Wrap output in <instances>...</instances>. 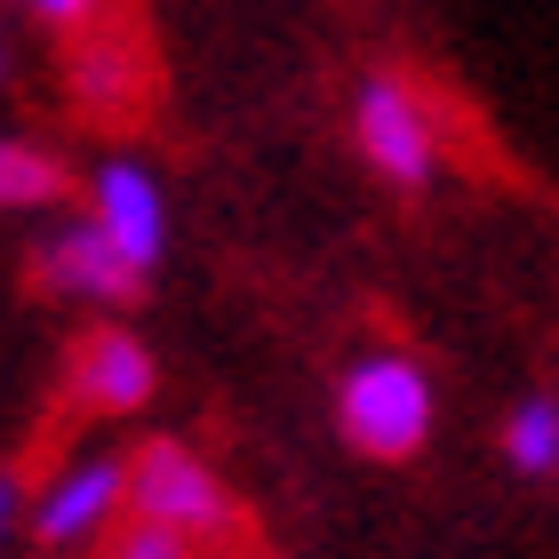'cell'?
Here are the masks:
<instances>
[{"mask_svg":"<svg viewBox=\"0 0 559 559\" xmlns=\"http://www.w3.org/2000/svg\"><path fill=\"white\" fill-rule=\"evenodd\" d=\"M72 392L88 400V408H144L152 400V360L136 336H96L81 360H72Z\"/></svg>","mask_w":559,"mask_h":559,"instance_id":"52a82bcc","label":"cell"},{"mask_svg":"<svg viewBox=\"0 0 559 559\" xmlns=\"http://www.w3.org/2000/svg\"><path fill=\"white\" fill-rule=\"evenodd\" d=\"M64 176L48 168V160H33V152H16V144H0V200H48Z\"/></svg>","mask_w":559,"mask_h":559,"instance_id":"30bf717a","label":"cell"},{"mask_svg":"<svg viewBox=\"0 0 559 559\" xmlns=\"http://www.w3.org/2000/svg\"><path fill=\"white\" fill-rule=\"evenodd\" d=\"M112 503H120V464L112 455L72 464L57 488H48V503H40V536L48 544H81V536H96V527L112 520Z\"/></svg>","mask_w":559,"mask_h":559,"instance_id":"5b68a950","label":"cell"},{"mask_svg":"<svg viewBox=\"0 0 559 559\" xmlns=\"http://www.w3.org/2000/svg\"><path fill=\"white\" fill-rule=\"evenodd\" d=\"M9 520H16V488L0 479V544H9Z\"/></svg>","mask_w":559,"mask_h":559,"instance_id":"4fadbf2b","label":"cell"},{"mask_svg":"<svg viewBox=\"0 0 559 559\" xmlns=\"http://www.w3.org/2000/svg\"><path fill=\"white\" fill-rule=\"evenodd\" d=\"M112 559H192V544L176 536V527H152V520H144L136 536H120V551H112Z\"/></svg>","mask_w":559,"mask_h":559,"instance_id":"8fae6325","label":"cell"},{"mask_svg":"<svg viewBox=\"0 0 559 559\" xmlns=\"http://www.w3.org/2000/svg\"><path fill=\"white\" fill-rule=\"evenodd\" d=\"M503 448H512L520 472H551V455H559V408H551V400H520V416H512V431H503Z\"/></svg>","mask_w":559,"mask_h":559,"instance_id":"9c48e42d","label":"cell"},{"mask_svg":"<svg viewBox=\"0 0 559 559\" xmlns=\"http://www.w3.org/2000/svg\"><path fill=\"white\" fill-rule=\"evenodd\" d=\"M96 233L112 240V257L129 264V272L160 264V240H168V216H160V185H152L144 168L112 160L105 176H96Z\"/></svg>","mask_w":559,"mask_h":559,"instance_id":"277c9868","label":"cell"},{"mask_svg":"<svg viewBox=\"0 0 559 559\" xmlns=\"http://www.w3.org/2000/svg\"><path fill=\"white\" fill-rule=\"evenodd\" d=\"M40 272L57 280V288H72V296H96V304H120V296L136 288V272L112 257V240L96 233V224L57 233V240H48V257H40Z\"/></svg>","mask_w":559,"mask_h":559,"instance_id":"8992f818","label":"cell"},{"mask_svg":"<svg viewBox=\"0 0 559 559\" xmlns=\"http://www.w3.org/2000/svg\"><path fill=\"white\" fill-rule=\"evenodd\" d=\"M72 81H81V105L88 112H129L136 105V57L129 40H96L72 57Z\"/></svg>","mask_w":559,"mask_h":559,"instance_id":"ba28073f","label":"cell"},{"mask_svg":"<svg viewBox=\"0 0 559 559\" xmlns=\"http://www.w3.org/2000/svg\"><path fill=\"white\" fill-rule=\"evenodd\" d=\"M344 431L368 455H416L431 431V384L416 360H360L344 376Z\"/></svg>","mask_w":559,"mask_h":559,"instance_id":"6da1fadb","label":"cell"},{"mask_svg":"<svg viewBox=\"0 0 559 559\" xmlns=\"http://www.w3.org/2000/svg\"><path fill=\"white\" fill-rule=\"evenodd\" d=\"M120 488L136 496V512L152 527H176L185 544L233 527V503H224V488L209 479V464H200L192 448H144L136 472H120Z\"/></svg>","mask_w":559,"mask_h":559,"instance_id":"7a4b0ae2","label":"cell"},{"mask_svg":"<svg viewBox=\"0 0 559 559\" xmlns=\"http://www.w3.org/2000/svg\"><path fill=\"white\" fill-rule=\"evenodd\" d=\"M33 9H40V16H57V24H81L96 0H33Z\"/></svg>","mask_w":559,"mask_h":559,"instance_id":"7c38bea8","label":"cell"},{"mask_svg":"<svg viewBox=\"0 0 559 559\" xmlns=\"http://www.w3.org/2000/svg\"><path fill=\"white\" fill-rule=\"evenodd\" d=\"M360 144L392 185H424L431 176V120L400 81H368L360 88Z\"/></svg>","mask_w":559,"mask_h":559,"instance_id":"3957f363","label":"cell"}]
</instances>
